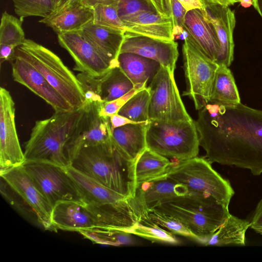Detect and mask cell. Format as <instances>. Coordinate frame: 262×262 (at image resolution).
<instances>
[{
  "mask_svg": "<svg viewBox=\"0 0 262 262\" xmlns=\"http://www.w3.org/2000/svg\"><path fill=\"white\" fill-rule=\"evenodd\" d=\"M200 146L210 163L262 174V110L241 102L224 105L209 102L195 121Z\"/></svg>",
  "mask_w": 262,
  "mask_h": 262,
  "instance_id": "6da1fadb",
  "label": "cell"
},
{
  "mask_svg": "<svg viewBox=\"0 0 262 262\" xmlns=\"http://www.w3.org/2000/svg\"><path fill=\"white\" fill-rule=\"evenodd\" d=\"M135 162L116 146L112 138L96 145L83 146L70 165L127 199L135 196Z\"/></svg>",
  "mask_w": 262,
  "mask_h": 262,
  "instance_id": "7a4b0ae2",
  "label": "cell"
},
{
  "mask_svg": "<svg viewBox=\"0 0 262 262\" xmlns=\"http://www.w3.org/2000/svg\"><path fill=\"white\" fill-rule=\"evenodd\" d=\"M82 113V107L55 112L51 117L36 121L25 143V162L46 163L62 167L70 165L67 144Z\"/></svg>",
  "mask_w": 262,
  "mask_h": 262,
  "instance_id": "3957f363",
  "label": "cell"
},
{
  "mask_svg": "<svg viewBox=\"0 0 262 262\" xmlns=\"http://www.w3.org/2000/svg\"><path fill=\"white\" fill-rule=\"evenodd\" d=\"M152 208L179 220L194 239L204 245L230 214L229 208L212 196L190 193L165 200Z\"/></svg>",
  "mask_w": 262,
  "mask_h": 262,
  "instance_id": "277c9868",
  "label": "cell"
},
{
  "mask_svg": "<svg viewBox=\"0 0 262 262\" xmlns=\"http://www.w3.org/2000/svg\"><path fill=\"white\" fill-rule=\"evenodd\" d=\"M15 55L33 66L74 110L82 107L85 98L81 82L55 53L25 39L16 48Z\"/></svg>",
  "mask_w": 262,
  "mask_h": 262,
  "instance_id": "5b68a950",
  "label": "cell"
},
{
  "mask_svg": "<svg viewBox=\"0 0 262 262\" xmlns=\"http://www.w3.org/2000/svg\"><path fill=\"white\" fill-rule=\"evenodd\" d=\"M146 147L167 158L183 161L198 156L199 138L195 121L149 120Z\"/></svg>",
  "mask_w": 262,
  "mask_h": 262,
  "instance_id": "8992f818",
  "label": "cell"
},
{
  "mask_svg": "<svg viewBox=\"0 0 262 262\" xmlns=\"http://www.w3.org/2000/svg\"><path fill=\"white\" fill-rule=\"evenodd\" d=\"M165 174L184 185L188 193L212 196L228 208L234 194L230 182L202 158L174 160Z\"/></svg>",
  "mask_w": 262,
  "mask_h": 262,
  "instance_id": "52a82bcc",
  "label": "cell"
},
{
  "mask_svg": "<svg viewBox=\"0 0 262 262\" xmlns=\"http://www.w3.org/2000/svg\"><path fill=\"white\" fill-rule=\"evenodd\" d=\"M182 52L186 83L183 96H189L196 110H200L210 101L213 82L219 65L197 48L189 37L184 40Z\"/></svg>",
  "mask_w": 262,
  "mask_h": 262,
  "instance_id": "ba28073f",
  "label": "cell"
},
{
  "mask_svg": "<svg viewBox=\"0 0 262 262\" xmlns=\"http://www.w3.org/2000/svg\"><path fill=\"white\" fill-rule=\"evenodd\" d=\"M147 88L150 93L149 120H192L181 98L173 72L161 66Z\"/></svg>",
  "mask_w": 262,
  "mask_h": 262,
  "instance_id": "9c48e42d",
  "label": "cell"
},
{
  "mask_svg": "<svg viewBox=\"0 0 262 262\" xmlns=\"http://www.w3.org/2000/svg\"><path fill=\"white\" fill-rule=\"evenodd\" d=\"M23 166L52 208L61 201H75L84 204L65 167L32 162H25Z\"/></svg>",
  "mask_w": 262,
  "mask_h": 262,
  "instance_id": "30bf717a",
  "label": "cell"
},
{
  "mask_svg": "<svg viewBox=\"0 0 262 262\" xmlns=\"http://www.w3.org/2000/svg\"><path fill=\"white\" fill-rule=\"evenodd\" d=\"M103 104L101 101L84 103L82 115L67 144L70 163L81 147L104 143L111 139L110 117L100 115Z\"/></svg>",
  "mask_w": 262,
  "mask_h": 262,
  "instance_id": "8fae6325",
  "label": "cell"
},
{
  "mask_svg": "<svg viewBox=\"0 0 262 262\" xmlns=\"http://www.w3.org/2000/svg\"><path fill=\"white\" fill-rule=\"evenodd\" d=\"M15 103L9 92L0 89V168L4 171L25 162L15 123Z\"/></svg>",
  "mask_w": 262,
  "mask_h": 262,
  "instance_id": "7c38bea8",
  "label": "cell"
},
{
  "mask_svg": "<svg viewBox=\"0 0 262 262\" xmlns=\"http://www.w3.org/2000/svg\"><path fill=\"white\" fill-rule=\"evenodd\" d=\"M0 176L32 209L39 225L46 230L54 231L51 222L53 208L23 165L1 171Z\"/></svg>",
  "mask_w": 262,
  "mask_h": 262,
  "instance_id": "4fadbf2b",
  "label": "cell"
},
{
  "mask_svg": "<svg viewBox=\"0 0 262 262\" xmlns=\"http://www.w3.org/2000/svg\"><path fill=\"white\" fill-rule=\"evenodd\" d=\"M57 37L60 46L68 52L74 60V70L100 77L116 67L104 59L79 31L59 34Z\"/></svg>",
  "mask_w": 262,
  "mask_h": 262,
  "instance_id": "5bb4252c",
  "label": "cell"
},
{
  "mask_svg": "<svg viewBox=\"0 0 262 262\" xmlns=\"http://www.w3.org/2000/svg\"><path fill=\"white\" fill-rule=\"evenodd\" d=\"M201 3L203 7L201 10L204 17L213 26L220 45L215 62L229 67L234 59V12L228 6L207 1Z\"/></svg>",
  "mask_w": 262,
  "mask_h": 262,
  "instance_id": "9a60e30c",
  "label": "cell"
},
{
  "mask_svg": "<svg viewBox=\"0 0 262 262\" xmlns=\"http://www.w3.org/2000/svg\"><path fill=\"white\" fill-rule=\"evenodd\" d=\"M11 61L14 81L24 85L41 98L54 108L55 112L74 110L43 76L30 63L15 55Z\"/></svg>",
  "mask_w": 262,
  "mask_h": 262,
  "instance_id": "2e32d148",
  "label": "cell"
},
{
  "mask_svg": "<svg viewBox=\"0 0 262 262\" xmlns=\"http://www.w3.org/2000/svg\"><path fill=\"white\" fill-rule=\"evenodd\" d=\"M188 193L184 185L164 174L138 184L135 196L129 201L138 220L144 211L165 200Z\"/></svg>",
  "mask_w": 262,
  "mask_h": 262,
  "instance_id": "e0dca14e",
  "label": "cell"
},
{
  "mask_svg": "<svg viewBox=\"0 0 262 262\" xmlns=\"http://www.w3.org/2000/svg\"><path fill=\"white\" fill-rule=\"evenodd\" d=\"M178 44L173 40L126 34L120 53H132L154 60L161 66L174 71L179 56Z\"/></svg>",
  "mask_w": 262,
  "mask_h": 262,
  "instance_id": "ac0fdd59",
  "label": "cell"
},
{
  "mask_svg": "<svg viewBox=\"0 0 262 262\" xmlns=\"http://www.w3.org/2000/svg\"><path fill=\"white\" fill-rule=\"evenodd\" d=\"M93 19V9L84 6L79 0H68L39 22L59 34L80 31Z\"/></svg>",
  "mask_w": 262,
  "mask_h": 262,
  "instance_id": "d6986e66",
  "label": "cell"
},
{
  "mask_svg": "<svg viewBox=\"0 0 262 262\" xmlns=\"http://www.w3.org/2000/svg\"><path fill=\"white\" fill-rule=\"evenodd\" d=\"M51 222L54 231L62 230L80 232L95 228V218L84 204L75 201H61L53 207Z\"/></svg>",
  "mask_w": 262,
  "mask_h": 262,
  "instance_id": "ffe728a7",
  "label": "cell"
},
{
  "mask_svg": "<svg viewBox=\"0 0 262 262\" xmlns=\"http://www.w3.org/2000/svg\"><path fill=\"white\" fill-rule=\"evenodd\" d=\"M79 31L104 59L119 66L117 57L124 38V30L101 26L92 20Z\"/></svg>",
  "mask_w": 262,
  "mask_h": 262,
  "instance_id": "44dd1931",
  "label": "cell"
},
{
  "mask_svg": "<svg viewBox=\"0 0 262 262\" xmlns=\"http://www.w3.org/2000/svg\"><path fill=\"white\" fill-rule=\"evenodd\" d=\"M124 33L171 40L173 27L172 17L160 15L156 11H147L121 19Z\"/></svg>",
  "mask_w": 262,
  "mask_h": 262,
  "instance_id": "7402d4cb",
  "label": "cell"
},
{
  "mask_svg": "<svg viewBox=\"0 0 262 262\" xmlns=\"http://www.w3.org/2000/svg\"><path fill=\"white\" fill-rule=\"evenodd\" d=\"M184 28L201 52L215 62L220 49L219 40L213 26L204 17L202 11L194 9L187 12Z\"/></svg>",
  "mask_w": 262,
  "mask_h": 262,
  "instance_id": "603a6c76",
  "label": "cell"
},
{
  "mask_svg": "<svg viewBox=\"0 0 262 262\" xmlns=\"http://www.w3.org/2000/svg\"><path fill=\"white\" fill-rule=\"evenodd\" d=\"M64 168L74 182L85 205L117 203L129 200L70 165Z\"/></svg>",
  "mask_w": 262,
  "mask_h": 262,
  "instance_id": "cb8c5ba5",
  "label": "cell"
},
{
  "mask_svg": "<svg viewBox=\"0 0 262 262\" xmlns=\"http://www.w3.org/2000/svg\"><path fill=\"white\" fill-rule=\"evenodd\" d=\"M86 81L104 103L123 96L135 86L119 66L111 69L100 77L87 75Z\"/></svg>",
  "mask_w": 262,
  "mask_h": 262,
  "instance_id": "d4e9b609",
  "label": "cell"
},
{
  "mask_svg": "<svg viewBox=\"0 0 262 262\" xmlns=\"http://www.w3.org/2000/svg\"><path fill=\"white\" fill-rule=\"evenodd\" d=\"M119 66L135 85L147 87L159 70L157 61L132 53H121Z\"/></svg>",
  "mask_w": 262,
  "mask_h": 262,
  "instance_id": "484cf974",
  "label": "cell"
},
{
  "mask_svg": "<svg viewBox=\"0 0 262 262\" xmlns=\"http://www.w3.org/2000/svg\"><path fill=\"white\" fill-rule=\"evenodd\" d=\"M148 123L127 124L115 128L112 133L113 141L132 161H135L146 148V131Z\"/></svg>",
  "mask_w": 262,
  "mask_h": 262,
  "instance_id": "4316f807",
  "label": "cell"
},
{
  "mask_svg": "<svg viewBox=\"0 0 262 262\" xmlns=\"http://www.w3.org/2000/svg\"><path fill=\"white\" fill-rule=\"evenodd\" d=\"M250 222L229 214L220 227L204 244L205 246H245L246 232Z\"/></svg>",
  "mask_w": 262,
  "mask_h": 262,
  "instance_id": "83f0119b",
  "label": "cell"
},
{
  "mask_svg": "<svg viewBox=\"0 0 262 262\" xmlns=\"http://www.w3.org/2000/svg\"><path fill=\"white\" fill-rule=\"evenodd\" d=\"M172 161L157 152L146 148L135 162L137 186L143 182L166 173Z\"/></svg>",
  "mask_w": 262,
  "mask_h": 262,
  "instance_id": "f1b7e54d",
  "label": "cell"
},
{
  "mask_svg": "<svg viewBox=\"0 0 262 262\" xmlns=\"http://www.w3.org/2000/svg\"><path fill=\"white\" fill-rule=\"evenodd\" d=\"M209 102L224 105L241 103L234 77L229 67L225 65H219L216 71Z\"/></svg>",
  "mask_w": 262,
  "mask_h": 262,
  "instance_id": "f546056e",
  "label": "cell"
},
{
  "mask_svg": "<svg viewBox=\"0 0 262 262\" xmlns=\"http://www.w3.org/2000/svg\"><path fill=\"white\" fill-rule=\"evenodd\" d=\"M149 101L150 93L146 87L132 96L117 114L136 123L148 122Z\"/></svg>",
  "mask_w": 262,
  "mask_h": 262,
  "instance_id": "4dcf8cb0",
  "label": "cell"
},
{
  "mask_svg": "<svg viewBox=\"0 0 262 262\" xmlns=\"http://www.w3.org/2000/svg\"><path fill=\"white\" fill-rule=\"evenodd\" d=\"M142 220L158 225L173 234L187 236L194 239L193 235L179 220L155 208L143 212L138 221Z\"/></svg>",
  "mask_w": 262,
  "mask_h": 262,
  "instance_id": "1f68e13d",
  "label": "cell"
},
{
  "mask_svg": "<svg viewBox=\"0 0 262 262\" xmlns=\"http://www.w3.org/2000/svg\"><path fill=\"white\" fill-rule=\"evenodd\" d=\"M79 233L95 244L118 246L133 243L130 234L121 230L94 228Z\"/></svg>",
  "mask_w": 262,
  "mask_h": 262,
  "instance_id": "d6a6232c",
  "label": "cell"
},
{
  "mask_svg": "<svg viewBox=\"0 0 262 262\" xmlns=\"http://www.w3.org/2000/svg\"><path fill=\"white\" fill-rule=\"evenodd\" d=\"M20 19L3 13L0 25V44L10 45L17 48L25 40V34Z\"/></svg>",
  "mask_w": 262,
  "mask_h": 262,
  "instance_id": "836d02e7",
  "label": "cell"
},
{
  "mask_svg": "<svg viewBox=\"0 0 262 262\" xmlns=\"http://www.w3.org/2000/svg\"><path fill=\"white\" fill-rule=\"evenodd\" d=\"M127 232L155 242L173 245L179 243L173 234L158 225L144 221H138Z\"/></svg>",
  "mask_w": 262,
  "mask_h": 262,
  "instance_id": "e575fe53",
  "label": "cell"
},
{
  "mask_svg": "<svg viewBox=\"0 0 262 262\" xmlns=\"http://www.w3.org/2000/svg\"><path fill=\"white\" fill-rule=\"evenodd\" d=\"M15 13L23 19L30 16L45 18L55 10L53 0H12Z\"/></svg>",
  "mask_w": 262,
  "mask_h": 262,
  "instance_id": "d590c367",
  "label": "cell"
},
{
  "mask_svg": "<svg viewBox=\"0 0 262 262\" xmlns=\"http://www.w3.org/2000/svg\"><path fill=\"white\" fill-rule=\"evenodd\" d=\"M93 9L94 23L124 30V24L118 14V6L99 5Z\"/></svg>",
  "mask_w": 262,
  "mask_h": 262,
  "instance_id": "8d00e7d4",
  "label": "cell"
},
{
  "mask_svg": "<svg viewBox=\"0 0 262 262\" xmlns=\"http://www.w3.org/2000/svg\"><path fill=\"white\" fill-rule=\"evenodd\" d=\"M155 10L147 0H119L118 12L121 19Z\"/></svg>",
  "mask_w": 262,
  "mask_h": 262,
  "instance_id": "74e56055",
  "label": "cell"
},
{
  "mask_svg": "<svg viewBox=\"0 0 262 262\" xmlns=\"http://www.w3.org/2000/svg\"><path fill=\"white\" fill-rule=\"evenodd\" d=\"M145 88L146 87L135 85L132 90L123 96L114 100L104 102L100 112V115L109 117L117 114L120 109L132 96Z\"/></svg>",
  "mask_w": 262,
  "mask_h": 262,
  "instance_id": "f35d334b",
  "label": "cell"
},
{
  "mask_svg": "<svg viewBox=\"0 0 262 262\" xmlns=\"http://www.w3.org/2000/svg\"><path fill=\"white\" fill-rule=\"evenodd\" d=\"M173 26L184 27L187 11L178 0H170Z\"/></svg>",
  "mask_w": 262,
  "mask_h": 262,
  "instance_id": "ab89813d",
  "label": "cell"
},
{
  "mask_svg": "<svg viewBox=\"0 0 262 262\" xmlns=\"http://www.w3.org/2000/svg\"><path fill=\"white\" fill-rule=\"evenodd\" d=\"M160 15L172 17L170 0H147Z\"/></svg>",
  "mask_w": 262,
  "mask_h": 262,
  "instance_id": "60d3db41",
  "label": "cell"
},
{
  "mask_svg": "<svg viewBox=\"0 0 262 262\" xmlns=\"http://www.w3.org/2000/svg\"><path fill=\"white\" fill-rule=\"evenodd\" d=\"M250 222L252 229L257 233H262V199L258 203Z\"/></svg>",
  "mask_w": 262,
  "mask_h": 262,
  "instance_id": "b9f144b4",
  "label": "cell"
},
{
  "mask_svg": "<svg viewBox=\"0 0 262 262\" xmlns=\"http://www.w3.org/2000/svg\"><path fill=\"white\" fill-rule=\"evenodd\" d=\"M16 47L10 45L0 44V64L6 61H11L13 58Z\"/></svg>",
  "mask_w": 262,
  "mask_h": 262,
  "instance_id": "7bdbcfd3",
  "label": "cell"
},
{
  "mask_svg": "<svg viewBox=\"0 0 262 262\" xmlns=\"http://www.w3.org/2000/svg\"><path fill=\"white\" fill-rule=\"evenodd\" d=\"M109 117L112 133L113 130L116 128L125 125L127 124L136 123L129 120V119L118 114L111 115L109 116Z\"/></svg>",
  "mask_w": 262,
  "mask_h": 262,
  "instance_id": "ee69618b",
  "label": "cell"
},
{
  "mask_svg": "<svg viewBox=\"0 0 262 262\" xmlns=\"http://www.w3.org/2000/svg\"><path fill=\"white\" fill-rule=\"evenodd\" d=\"M84 6L93 9L99 6H118L119 0H79Z\"/></svg>",
  "mask_w": 262,
  "mask_h": 262,
  "instance_id": "f6af8a7d",
  "label": "cell"
},
{
  "mask_svg": "<svg viewBox=\"0 0 262 262\" xmlns=\"http://www.w3.org/2000/svg\"><path fill=\"white\" fill-rule=\"evenodd\" d=\"M189 37L187 31L183 27L173 26L172 32V39L173 40H185Z\"/></svg>",
  "mask_w": 262,
  "mask_h": 262,
  "instance_id": "bcb514c9",
  "label": "cell"
},
{
  "mask_svg": "<svg viewBox=\"0 0 262 262\" xmlns=\"http://www.w3.org/2000/svg\"><path fill=\"white\" fill-rule=\"evenodd\" d=\"M187 12L194 9L201 10L203 5L200 0H178Z\"/></svg>",
  "mask_w": 262,
  "mask_h": 262,
  "instance_id": "7dc6e473",
  "label": "cell"
},
{
  "mask_svg": "<svg viewBox=\"0 0 262 262\" xmlns=\"http://www.w3.org/2000/svg\"><path fill=\"white\" fill-rule=\"evenodd\" d=\"M200 1H201V2L207 1V2L219 3V4L228 6L231 5L229 0H200Z\"/></svg>",
  "mask_w": 262,
  "mask_h": 262,
  "instance_id": "c3c4849f",
  "label": "cell"
},
{
  "mask_svg": "<svg viewBox=\"0 0 262 262\" xmlns=\"http://www.w3.org/2000/svg\"><path fill=\"white\" fill-rule=\"evenodd\" d=\"M244 0H229L230 5H234L235 3L237 2H242ZM252 3V5L256 9V0H250Z\"/></svg>",
  "mask_w": 262,
  "mask_h": 262,
  "instance_id": "681fc988",
  "label": "cell"
},
{
  "mask_svg": "<svg viewBox=\"0 0 262 262\" xmlns=\"http://www.w3.org/2000/svg\"><path fill=\"white\" fill-rule=\"evenodd\" d=\"M55 9L58 7L62 3V0H53Z\"/></svg>",
  "mask_w": 262,
  "mask_h": 262,
  "instance_id": "f907efd6",
  "label": "cell"
},
{
  "mask_svg": "<svg viewBox=\"0 0 262 262\" xmlns=\"http://www.w3.org/2000/svg\"><path fill=\"white\" fill-rule=\"evenodd\" d=\"M67 1H68V0H62V2L61 4H62V3H63L64 2Z\"/></svg>",
  "mask_w": 262,
  "mask_h": 262,
  "instance_id": "816d5d0a",
  "label": "cell"
},
{
  "mask_svg": "<svg viewBox=\"0 0 262 262\" xmlns=\"http://www.w3.org/2000/svg\"><path fill=\"white\" fill-rule=\"evenodd\" d=\"M261 234H262V233Z\"/></svg>",
  "mask_w": 262,
  "mask_h": 262,
  "instance_id": "f5cc1de1",
  "label": "cell"
}]
</instances>
